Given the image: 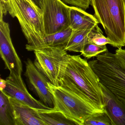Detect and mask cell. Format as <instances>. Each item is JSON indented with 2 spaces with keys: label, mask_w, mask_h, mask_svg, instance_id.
I'll list each match as a JSON object with an SVG mask.
<instances>
[{
  "label": "cell",
  "mask_w": 125,
  "mask_h": 125,
  "mask_svg": "<svg viewBox=\"0 0 125 125\" xmlns=\"http://www.w3.org/2000/svg\"><path fill=\"white\" fill-rule=\"evenodd\" d=\"M54 99V109L63 113L77 125L94 113L104 111L94 104L74 82L64 76L62 84L55 86L48 83Z\"/></svg>",
  "instance_id": "6da1fadb"
},
{
  "label": "cell",
  "mask_w": 125,
  "mask_h": 125,
  "mask_svg": "<svg viewBox=\"0 0 125 125\" xmlns=\"http://www.w3.org/2000/svg\"><path fill=\"white\" fill-rule=\"evenodd\" d=\"M94 16L102 25L107 37L118 49L125 46L124 0H91Z\"/></svg>",
  "instance_id": "7a4b0ae2"
},
{
  "label": "cell",
  "mask_w": 125,
  "mask_h": 125,
  "mask_svg": "<svg viewBox=\"0 0 125 125\" xmlns=\"http://www.w3.org/2000/svg\"><path fill=\"white\" fill-rule=\"evenodd\" d=\"M89 61L100 83L125 107V62L115 53L107 52Z\"/></svg>",
  "instance_id": "3957f363"
},
{
  "label": "cell",
  "mask_w": 125,
  "mask_h": 125,
  "mask_svg": "<svg viewBox=\"0 0 125 125\" xmlns=\"http://www.w3.org/2000/svg\"><path fill=\"white\" fill-rule=\"evenodd\" d=\"M7 10L16 17L27 41L26 49L33 51L44 47V30L42 13L26 0H9Z\"/></svg>",
  "instance_id": "277c9868"
},
{
  "label": "cell",
  "mask_w": 125,
  "mask_h": 125,
  "mask_svg": "<svg viewBox=\"0 0 125 125\" xmlns=\"http://www.w3.org/2000/svg\"><path fill=\"white\" fill-rule=\"evenodd\" d=\"M65 76L74 82L99 108L104 109L100 81L87 60L80 55H69Z\"/></svg>",
  "instance_id": "5b68a950"
},
{
  "label": "cell",
  "mask_w": 125,
  "mask_h": 125,
  "mask_svg": "<svg viewBox=\"0 0 125 125\" xmlns=\"http://www.w3.org/2000/svg\"><path fill=\"white\" fill-rule=\"evenodd\" d=\"M65 47V45L46 46L33 51L35 66L55 86L62 84L68 62L69 55Z\"/></svg>",
  "instance_id": "8992f818"
},
{
  "label": "cell",
  "mask_w": 125,
  "mask_h": 125,
  "mask_svg": "<svg viewBox=\"0 0 125 125\" xmlns=\"http://www.w3.org/2000/svg\"><path fill=\"white\" fill-rule=\"evenodd\" d=\"M70 7L61 0H43L42 10L45 36L69 27Z\"/></svg>",
  "instance_id": "52a82bcc"
},
{
  "label": "cell",
  "mask_w": 125,
  "mask_h": 125,
  "mask_svg": "<svg viewBox=\"0 0 125 125\" xmlns=\"http://www.w3.org/2000/svg\"><path fill=\"white\" fill-rule=\"evenodd\" d=\"M9 24L0 20V54L10 74L21 76L22 66L12 42Z\"/></svg>",
  "instance_id": "ba28073f"
},
{
  "label": "cell",
  "mask_w": 125,
  "mask_h": 125,
  "mask_svg": "<svg viewBox=\"0 0 125 125\" xmlns=\"http://www.w3.org/2000/svg\"><path fill=\"white\" fill-rule=\"evenodd\" d=\"M5 80V86L2 90L10 97L39 110L47 111L53 109L33 97L28 91L21 76L10 74Z\"/></svg>",
  "instance_id": "9c48e42d"
},
{
  "label": "cell",
  "mask_w": 125,
  "mask_h": 125,
  "mask_svg": "<svg viewBox=\"0 0 125 125\" xmlns=\"http://www.w3.org/2000/svg\"><path fill=\"white\" fill-rule=\"evenodd\" d=\"M24 75L29 86L41 101L49 107L54 108V97L48 85V83L50 82L37 69L34 63L29 58L25 62Z\"/></svg>",
  "instance_id": "30bf717a"
},
{
  "label": "cell",
  "mask_w": 125,
  "mask_h": 125,
  "mask_svg": "<svg viewBox=\"0 0 125 125\" xmlns=\"http://www.w3.org/2000/svg\"><path fill=\"white\" fill-rule=\"evenodd\" d=\"M16 125H45L39 115L45 112L33 108L10 96Z\"/></svg>",
  "instance_id": "8fae6325"
},
{
  "label": "cell",
  "mask_w": 125,
  "mask_h": 125,
  "mask_svg": "<svg viewBox=\"0 0 125 125\" xmlns=\"http://www.w3.org/2000/svg\"><path fill=\"white\" fill-rule=\"evenodd\" d=\"M104 109L109 115L112 125H125V107L101 83Z\"/></svg>",
  "instance_id": "7c38bea8"
},
{
  "label": "cell",
  "mask_w": 125,
  "mask_h": 125,
  "mask_svg": "<svg viewBox=\"0 0 125 125\" xmlns=\"http://www.w3.org/2000/svg\"><path fill=\"white\" fill-rule=\"evenodd\" d=\"M99 22L94 15L78 7L72 6L69 10V27L73 30H90Z\"/></svg>",
  "instance_id": "4fadbf2b"
},
{
  "label": "cell",
  "mask_w": 125,
  "mask_h": 125,
  "mask_svg": "<svg viewBox=\"0 0 125 125\" xmlns=\"http://www.w3.org/2000/svg\"><path fill=\"white\" fill-rule=\"evenodd\" d=\"M0 125H16L10 96L2 90L0 93Z\"/></svg>",
  "instance_id": "5bb4252c"
},
{
  "label": "cell",
  "mask_w": 125,
  "mask_h": 125,
  "mask_svg": "<svg viewBox=\"0 0 125 125\" xmlns=\"http://www.w3.org/2000/svg\"><path fill=\"white\" fill-rule=\"evenodd\" d=\"M90 30H73L71 38L66 45V50L82 53L85 44L89 43L88 34Z\"/></svg>",
  "instance_id": "9a60e30c"
},
{
  "label": "cell",
  "mask_w": 125,
  "mask_h": 125,
  "mask_svg": "<svg viewBox=\"0 0 125 125\" xmlns=\"http://www.w3.org/2000/svg\"><path fill=\"white\" fill-rule=\"evenodd\" d=\"M39 115L45 125H77L76 122L54 108L49 111L39 112Z\"/></svg>",
  "instance_id": "2e32d148"
},
{
  "label": "cell",
  "mask_w": 125,
  "mask_h": 125,
  "mask_svg": "<svg viewBox=\"0 0 125 125\" xmlns=\"http://www.w3.org/2000/svg\"><path fill=\"white\" fill-rule=\"evenodd\" d=\"M73 31V30L69 27L55 33L45 36L44 39L45 47L66 46Z\"/></svg>",
  "instance_id": "e0dca14e"
},
{
  "label": "cell",
  "mask_w": 125,
  "mask_h": 125,
  "mask_svg": "<svg viewBox=\"0 0 125 125\" xmlns=\"http://www.w3.org/2000/svg\"><path fill=\"white\" fill-rule=\"evenodd\" d=\"M89 43L99 46H104L109 44L112 46L113 43L107 37L103 35L102 31L98 25L90 30L88 34Z\"/></svg>",
  "instance_id": "ac0fdd59"
},
{
  "label": "cell",
  "mask_w": 125,
  "mask_h": 125,
  "mask_svg": "<svg viewBox=\"0 0 125 125\" xmlns=\"http://www.w3.org/2000/svg\"><path fill=\"white\" fill-rule=\"evenodd\" d=\"M83 125H112V123L104 109V112L96 113L88 117Z\"/></svg>",
  "instance_id": "d6986e66"
},
{
  "label": "cell",
  "mask_w": 125,
  "mask_h": 125,
  "mask_svg": "<svg viewBox=\"0 0 125 125\" xmlns=\"http://www.w3.org/2000/svg\"><path fill=\"white\" fill-rule=\"evenodd\" d=\"M107 52L108 50L106 45L99 46L88 43L85 44L81 55L85 58L89 59L93 57H96L100 54Z\"/></svg>",
  "instance_id": "ffe728a7"
},
{
  "label": "cell",
  "mask_w": 125,
  "mask_h": 125,
  "mask_svg": "<svg viewBox=\"0 0 125 125\" xmlns=\"http://www.w3.org/2000/svg\"><path fill=\"white\" fill-rule=\"evenodd\" d=\"M67 5L80 8L85 10L91 4V0H61Z\"/></svg>",
  "instance_id": "44dd1931"
},
{
  "label": "cell",
  "mask_w": 125,
  "mask_h": 125,
  "mask_svg": "<svg viewBox=\"0 0 125 125\" xmlns=\"http://www.w3.org/2000/svg\"><path fill=\"white\" fill-rule=\"evenodd\" d=\"M9 2V0H0V20H3V15H6L8 12L7 8Z\"/></svg>",
  "instance_id": "7402d4cb"
},
{
  "label": "cell",
  "mask_w": 125,
  "mask_h": 125,
  "mask_svg": "<svg viewBox=\"0 0 125 125\" xmlns=\"http://www.w3.org/2000/svg\"><path fill=\"white\" fill-rule=\"evenodd\" d=\"M115 53L125 62V49H123L122 48L118 49L115 51Z\"/></svg>",
  "instance_id": "603a6c76"
},
{
  "label": "cell",
  "mask_w": 125,
  "mask_h": 125,
  "mask_svg": "<svg viewBox=\"0 0 125 125\" xmlns=\"http://www.w3.org/2000/svg\"><path fill=\"white\" fill-rule=\"evenodd\" d=\"M33 2L39 9H42L43 6V0H32Z\"/></svg>",
  "instance_id": "cb8c5ba5"
},
{
  "label": "cell",
  "mask_w": 125,
  "mask_h": 125,
  "mask_svg": "<svg viewBox=\"0 0 125 125\" xmlns=\"http://www.w3.org/2000/svg\"><path fill=\"white\" fill-rule=\"evenodd\" d=\"M26 0V1H27V2H28L30 3L31 5H32L33 6V7H34V8H35L36 10H37L39 12L42 13V10L41 9H39L38 7H37V6H36V5L35 4V3L33 2L32 0Z\"/></svg>",
  "instance_id": "d4e9b609"
},
{
  "label": "cell",
  "mask_w": 125,
  "mask_h": 125,
  "mask_svg": "<svg viewBox=\"0 0 125 125\" xmlns=\"http://www.w3.org/2000/svg\"><path fill=\"white\" fill-rule=\"evenodd\" d=\"M124 1H125V0H124Z\"/></svg>",
  "instance_id": "484cf974"
}]
</instances>
